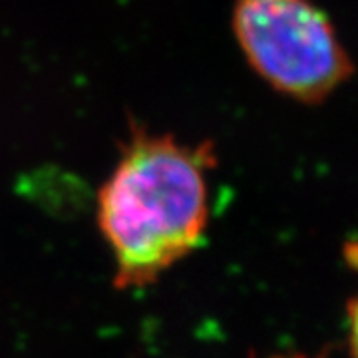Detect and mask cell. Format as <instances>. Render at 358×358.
Listing matches in <instances>:
<instances>
[{
	"label": "cell",
	"mask_w": 358,
	"mask_h": 358,
	"mask_svg": "<svg viewBox=\"0 0 358 358\" xmlns=\"http://www.w3.org/2000/svg\"><path fill=\"white\" fill-rule=\"evenodd\" d=\"M215 164L209 141L187 145L131 128L96 199L117 289L152 285L199 247L209 221L207 176Z\"/></svg>",
	"instance_id": "1"
},
{
	"label": "cell",
	"mask_w": 358,
	"mask_h": 358,
	"mask_svg": "<svg viewBox=\"0 0 358 358\" xmlns=\"http://www.w3.org/2000/svg\"><path fill=\"white\" fill-rule=\"evenodd\" d=\"M233 34L273 90L320 103L352 76L350 56L315 0H235Z\"/></svg>",
	"instance_id": "2"
},
{
	"label": "cell",
	"mask_w": 358,
	"mask_h": 358,
	"mask_svg": "<svg viewBox=\"0 0 358 358\" xmlns=\"http://www.w3.org/2000/svg\"><path fill=\"white\" fill-rule=\"evenodd\" d=\"M273 358H308V357H301V355H293V357H273Z\"/></svg>",
	"instance_id": "3"
}]
</instances>
